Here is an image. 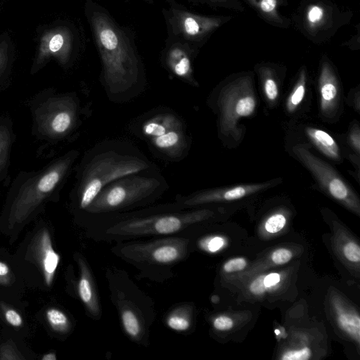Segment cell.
<instances>
[{"instance_id": "6da1fadb", "label": "cell", "mask_w": 360, "mask_h": 360, "mask_svg": "<svg viewBox=\"0 0 360 360\" xmlns=\"http://www.w3.org/2000/svg\"><path fill=\"white\" fill-rule=\"evenodd\" d=\"M90 25L98 48L108 90L120 94L136 84L139 62L129 37L105 12L94 11Z\"/></svg>"}, {"instance_id": "7a4b0ae2", "label": "cell", "mask_w": 360, "mask_h": 360, "mask_svg": "<svg viewBox=\"0 0 360 360\" xmlns=\"http://www.w3.org/2000/svg\"><path fill=\"white\" fill-rule=\"evenodd\" d=\"M76 156L75 152H70L24 183L10 208L8 218L10 227L13 228L25 221L41 202L54 191Z\"/></svg>"}, {"instance_id": "3957f363", "label": "cell", "mask_w": 360, "mask_h": 360, "mask_svg": "<svg viewBox=\"0 0 360 360\" xmlns=\"http://www.w3.org/2000/svg\"><path fill=\"white\" fill-rule=\"evenodd\" d=\"M147 163L134 156L109 152L94 160L86 167L79 188V203L86 210L109 184L146 169Z\"/></svg>"}, {"instance_id": "277c9868", "label": "cell", "mask_w": 360, "mask_h": 360, "mask_svg": "<svg viewBox=\"0 0 360 360\" xmlns=\"http://www.w3.org/2000/svg\"><path fill=\"white\" fill-rule=\"evenodd\" d=\"M210 210H198L184 213L155 215L120 221L106 233L115 236L169 235L205 221L213 215Z\"/></svg>"}, {"instance_id": "5b68a950", "label": "cell", "mask_w": 360, "mask_h": 360, "mask_svg": "<svg viewBox=\"0 0 360 360\" xmlns=\"http://www.w3.org/2000/svg\"><path fill=\"white\" fill-rule=\"evenodd\" d=\"M218 105L221 132L236 137L240 134L238 121L252 115L257 108L252 77L241 76L224 86L219 96Z\"/></svg>"}, {"instance_id": "8992f818", "label": "cell", "mask_w": 360, "mask_h": 360, "mask_svg": "<svg viewBox=\"0 0 360 360\" xmlns=\"http://www.w3.org/2000/svg\"><path fill=\"white\" fill-rule=\"evenodd\" d=\"M159 185L155 178L125 176L104 187L86 210L98 214L127 207L151 195Z\"/></svg>"}, {"instance_id": "52a82bcc", "label": "cell", "mask_w": 360, "mask_h": 360, "mask_svg": "<svg viewBox=\"0 0 360 360\" xmlns=\"http://www.w3.org/2000/svg\"><path fill=\"white\" fill-rule=\"evenodd\" d=\"M292 151L328 195L359 216L358 195L330 165L314 155L304 144L295 145Z\"/></svg>"}, {"instance_id": "ba28073f", "label": "cell", "mask_w": 360, "mask_h": 360, "mask_svg": "<svg viewBox=\"0 0 360 360\" xmlns=\"http://www.w3.org/2000/svg\"><path fill=\"white\" fill-rule=\"evenodd\" d=\"M76 116V103L72 98L66 96L50 98L34 111L38 131L51 139L66 136L72 129Z\"/></svg>"}, {"instance_id": "9c48e42d", "label": "cell", "mask_w": 360, "mask_h": 360, "mask_svg": "<svg viewBox=\"0 0 360 360\" xmlns=\"http://www.w3.org/2000/svg\"><path fill=\"white\" fill-rule=\"evenodd\" d=\"M142 131L156 148L167 155H179L186 148L183 124L172 114H160L150 118L143 123Z\"/></svg>"}, {"instance_id": "30bf717a", "label": "cell", "mask_w": 360, "mask_h": 360, "mask_svg": "<svg viewBox=\"0 0 360 360\" xmlns=\"http://www.w3.org/2000/svg\"><path fill=\"white\" fill-rule=\"evenodd\" d=\"M186 238H168L127 245L121 249L127 258L136 262L170 264L183 259L187 252Z\"/></svg>"}, {"instance_id": "8fae6325", "label": "cell", "mask_w": 360, "mask_h": 360, "mask_svg": "<svg viewBox=\"0 0 360 360\" xmlns=\"http://www.w3.org/2000/svg\"><path fill=\"white\" fill-rule=\"evenodd\" d=\"M169 17L173 32L191 41L202 39L222 23V19L219 17L201 15L179 9H172Z\"/></svg>"}, {"instance_id": "7c38bea8", "label": "cell", "mask_w": 360, "mask_h": 360, "mask_svg": "<svg viewBox=\"0 0 360 360\" xmlns=\"http://www.w3.org/2000/svg\"><path fill=\"white\" fill-rule=\"evenodd\" d=\"M275 184V181H271L205 190L183 197L180 200V203L184 206L193 207L212 202L237 200L267 189Z\"/></svg>"}, {"instance_id": "4fadbf2b", "label": "cell", "mask_w": 360, "mask_h": 360, "mask_svg": "<svg viewBox=\"0 0 360 360\" xmlns=\"http://www.w3.org/2000/svg\"><path fill=\"white\" fill-rule=\"evenodd\" d=\"M72 50V36L66 27H56L45 31L39 41L36 65H41L53 58L60 64H66Z\"/></svg>"}, {"instance_id": "5bb4252c", "label": "cell", "mask_w": 360, "mask_h": 360, "mask_svg": "<svg viewBox=\"0 0 360 360\" xmlns=\"http://www.w3.org/2000/svg\"><path fill=\"white\" fill-rule=\"evenodd\" d=\"M320 111L323 116L331 117L340 105V88L338 78L328 61L323 62L319 77Z\"/></svg>"}, {"instance_id": "9a60e30c", "label": "cell", "mask_w": 360, "mask_h": 360, "mask_svg": "<svg viewBox=\"0 0 360 360\" xmlns=\"http://www.w3.org/2000/svg\"><path fill=\"white\" fill-rule=\"evenodd\" d=\"M330 306L338 327L356 345L360 343V316L340 295L333 294Z\"/></svg>"}, {"instance_id": "2e32d148", "label": "cell", "mask_w": 360, "mask_h": 360, "mask_svg": "<svg viewBox=\"0 0 360 360\" xmlns=\"http://www.w3.org/2000/svg\"><path fill=\"white\" fill-rule=\"evenodd\" d=\"M34 248L36 259L42 271L45 283L47 286H51L60 257L53 248L47 229L40 232L36 238Z\"/></svg>"}, {"instance_id": "e0dca14e", "label": "cell", "mask_w": 360, "mask_h": 360, "mask_svg": "<svg viewBox=\"0 0 360 360\" xmlns=\"http://www.w3.org/2000/svg\"><path fill=\"white\" fill-rule=\"evenodd\" d=\"M77 261L80 271L78 282L79 296L89 312L93 316H98L101 308L91 273L82 256L78 255Z\"/></svg>"}, {"instance_id": "ac0fdd59", "label": "cell", "mask_w": 360, "mask_h": 360, "mask_svg": "<svg viewBox=\"0 0 360 360\" xmlns=\"http://www.w3.org/2000/svg\"><path fill=\"white\" fill-rule=\"evenodd\" d=\"M165 61L169 70L178 77L195 82L190 54L187 47L181 43L172 44L167 51Z\"/></svg>"}, {"instance_id": "d6986e66", "label": "cell", "mask_w": 360, "mask_h": 360, "mask_svg": "<svg viewBox=\"0 0 360 360\" xmlns=\"http://www.w3.org/2000/svg\"><path fill=\"white\" fill-rule=\"evenodd\" d=\"M305 134L311 142L327 158L335 161L340 160V148L335 140L327 131L307 127Z\"/></svg>"}, {"instance_id": "ffe728a7", "label": "cell", "mask_w": 360, "mask_h": 360, "mask_svg": "<svg viewBox=\"0 0 360 360\" xmlns=\"http://www.w3.org/2000/svg\"><path fill=\"white\" fill-rule=\"evenodd\" d=\"M283 281V276L278 272H269L255 277L247 286L248 292L255 297L264 295L276 289Z\"/></svg>"}, {"instance_id": "44dd1931", "label": "cell", "mask_w": 360, "mask_h": 360, "mask_svg": "<svg viewBox=\"0 0 360 360\" xmlns=\"http://www.w3.org/2000/svg\"><path fill=\"white\" fill-rule=\"evenodd\" d=\"M335 247L337 252L345 263L359 267L360 262V247L352 238L342 233L335 236Z\"/></svg>"}, {"instance_id": "7402d4cb", "label": "cell", "mask_w": 360, "mask_h": 360, "mask_svg": "<svg viewBox=\"0 0 360 360\" xmlns=\"http://www.w3.org/2000/svg\"><path fill=\"white\" fill-rule=\"evenodd\" d=\"M306 71L302 69L286 101V109L289 112H294L302 102L306 92Z\"/></svg>"}, {"instance_id": "603a6c76", "label": "cell", "mask_w": 360, "mask_h": 360, "mask_svg": "<svg viewBox=\"0 0 360 360\" xmlns=\"http://www.w3.org/2000/svg\"><path fill=\"white\" fill-rule=\"evenodd\" d=\"M120 317L126 333L131 338H139L142 333V327L135 311L130 307H123L121 309Z\"/></svg>"}, {"instance_id": "cb8c5ba5", "label": "cell", "mask_w": 360, "mask_h": 360, "mask_svg": "<svg viewBox=\"0 0 360 360\" xmlns=\"http://www.w3.org/2000/svg\"><path fill=\"white\" fill-rule=\"evenodd\" d=\"M262 86L265 97L269 103H274L279 95L277 82L271 70L264 68L262 71Z\"/></svg>"}, {"instance_id": "d4e9b609", "label": "cell", "mask_w": 360, "mask_h": 360, "mask_svg": "<svg viewBox=\"0 0 360 360\" xmlns=\"http://www.w3.org/2000/svg\"><path fill=\"white\" fill-rule=\"evenodd\" d=\"M46 316L50 326L55 331L65 333L70 328L68 316L60 309L50 308L46 311Z\"/></svg>"}, {"instance_id": "484cf974", "label": "cell", "mask_w": 360, "mask_h": 360, "mask_svg": "<svg viewBox=\"0 0 360 360\" xmlns=\"http://www.w3.org/2000/svg\"><path fill=\"white\" fill-rule=\"evenodd\" d=\"M326 18L325 8L319 4H311L308 6L306 12V22L311 30H316L321 27Z\"/></svg>"}, {"instance_id": "4316f807", "label": "cell", "mask_w": 360, "mask_h": 360, "mask_svg": "<svg viewBox=\"0 0 360 360\" xmlns=\"http://www.w3.org/2000/svg\"><path fill=\"white\" fill-rule=\"evenodd\" d=\"M264 16L274 22H281L278 13V0H248Z\"/></svg>"}, {"instance_id": "83f0119b", "label": "cell", "mask_w": 360, "mask_h": 360, "mask_svg": "<svg viewBox=\"0 0 360 360\" xmlns=\"http://www.w3.org/2000/svg\"><path fill=\"white\" fill-rule=\"evenodd\" d=\"M11 131L9 127L0 124V173L5 169L11 146Z\"/></svg>"}, {"instance_id": "f1b7e54d", "label": "cell", "mask_w": 360, "mask_h": 360, "mask_svg": "<svg viewBox=\"0 0 360 360\" xmlns=\"http://www.w3.org/2000/svg\"><path fill=\"white\" fill-rule=\"evenodd\" d=\"M166 322L169 328L178 332L186 331L191 326L188 315L182 309L176 310L170 314Z\"/></svg>"}, {"instance_id": "f546056e", "label": "cell", "mask_w": 360, "mask_h": 360, "mask_svg": "<svg viewBox=\"0 0 360 360\" xmlns=\"http://www.w3.org/2000/svg\"><path fill=\"white\" fill-rule=\"evenodd\" d=\"M227 244L225 237L221 236H211L202 238L200 243V248L205 252L215 253L222 250Z\"/></svg>"}, {"instance_id": "4dcf8cb0", "label": "cell", "mask_w": 360, "mask_h": 360, "mask_svg": "<svg viewBox=\"0 0 360 360\" xmlns=\"http://www.w3.org/2000/svg\"><path fill=\"white\" fill-rule=\"evenodd\" d=\"M287 218L282 212H276L267 217L264 222L265 231L269 233H276L285 226Z\"/></svg>"}, {"instance_id": "1f68e13d", "label": "cell", "mask_w": 360, "mask_h": 360, "mask_svg": "<svg viewBox=\"0 0 360 360\" xmlns=\"http://www.w3.org/2000/svg\"><path fill=\"white\" fill-rule=\"evenodd\" d=\"M311 356V351L307 347L285 350L281 356L282 360H307Z\"/></svg>"}, {"instance_id": "d6a6232c", "label": "cell", "mask_w": 360, "mask_h": 360, "mask_svg": "<svg viewBox=\"0 0 360 360\" xmlns=\"http://www.w3.org/2000/svg\"><path fill=\"white\" fill-rule=\"evenodd\" d=\"M248 266L247 260L243 257L232 258L226 261L222 266L224 273L230 274L243 271Z\"/></svg>"}, {"instance_id": "836d02e7", "label": "cell", "mask_w": 360, "mask_h": 360, "mask_svg": "<svg viewBox=\"0 0 360 360\" xmlns=\"http://www.w3.org/2000/svg\"><path fill=\"white\" fill-rule=\"evenodd\" d=\"M292 258V251L285 248H281L274 250L270 256L271 261L276 265L285 264L290 261Z\"/></svg>"}, {"instance_id": "e575fe53", "label": "cell", "mask_w": 360, "mask_h": 360, "mask_svg": "<svg viewBox=\"0 0 360 360\" xmlns=\"http://www.w3.org/2000/svg\"><path fill=\"white\" fill-rule=\"evenodd\" d=\"M212 326L217 330L227 331L233 328V321L228 316L219 315L214 319Z\"/></svg>"}, {"instance_id": "d590c367", "label": "cell", "mask_w": 360, "mask_h": 360, "mask_svg": "<svg viewBox=\"0 0 360 360\" xmlns=\"http://www.w3.org/2000/svg\"><path fill=\"white\" fill-rule=\"evenodd\" d=\"M349 142L354 150L359 154L360 151V131L358 124L354 125L349 134Z\"/></svg>"}, {"instance_id": "8d00e7d4", "label": "cell", "mask_w": 360, "mask_h": 360, "mask_svg": "<svg viewBox=\"0 0 360 360\" xmlns=\"http://www.w3.org/2000/svg\"><path fill=\"white\" fill-rule=\"evenodd\" d=\"M6 321L13 326L19 327L22 324V319L20 314L13 309H7L4 313Z\"/></svg>"}, {"instance_id": "74e56055", "label": "cell", "mask_w": 360, "mask_h": 360, "mask_svg": "<svg viewBox=\"0 0 360 360\" xmlns=\"http://www.w3.org/2000/svg\"><path fill=\"white\" fill-rule=\"evenodd\" d=\"M8 44L5 41L0 43V76L4 73L8 64Z\"/></svg>"}, {"instance_id": "f35d334b", "label": "cell", "mask_w": 360, "mask_h": 360, "mask_svg": "<svg viewBox=\"0 0 360 360\" xmlns=\"http://www.w3.org/2000/svg\"><path fill=\"white\" fill-rule=\"evenodd\" d=\"M9 273V268L6 263L0 262V276H6Z\"/></svg>"}, {"instance_id": "ab89813d", "label": "cell", "mask_w": 360, "mask_h": 360, "mask_svg": "<svg viewBox=\"0 0 360 360\" xmlns=\"http://www.w3.org/2000/svg\"><path fill=\"white\" fill-rule=\"evenodd\" d=\"M42 360H56V356L54 353H49L43 356Z\"/></svg>"}, {"instance_id": "60d3db41", "label": "cell", "mask_w": 360, "mask_h": 360, "mask_svg": "<svg viewBox=\"0 0 360 360\" xmlns=\"http://www.w3.org/2000/svg\"><path fill=\"white\" fill-rule=\"evenodd\" d=\"M205 1H211V2H221V1H224L225 0H205Z\"/></svg>"}]
</instances>
